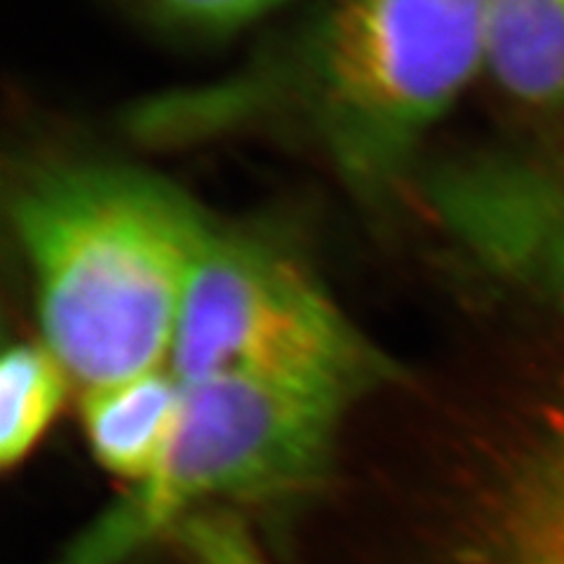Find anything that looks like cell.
<instances>
[{"instance_id":"7a4b0ae2","label":"cell","mask_w":564,"mask_h":564,"mask_svg":"<svg viewBox=\"0 0 564 564\" xmlns=\"http://www.w3.org/2000/svg\"><path fill=\"white\" fill-rule=\"evenodd\" d=\"M489 0H327L273 83L348 180L393 182L485 70Z\"/></svg>"},{"instance_id":"3957f363","label":"cell","mask_w":564,"mask_h":564,"mask_svg":"<svg viewBox=\"0 0 564 564\" xmlns=\"http://www.w3.org/2000/svg\"><path fill=\"white\" fill-rule=\"evenodd\" d=\"M161 462L83 534L59 564H122L191 508L296 489L325 466L350 402L252 377L182 381Z\"/></svg>"},{"instance_id":"9c48e42d","label":"cell","mask_w":564,"mask_h":564,"mask_svg":"<svg viewBox=\"0 0 564 564\" xmlns=\"http://www.w3.org/2000/svg\"><path fill=\"white\" fill-rule=\"evenodd\" d=\"M182 541L193 564H263L245 527L228 516L188 518L182 524Z\"/></svg>"},{"instance_id":"277c9868","label":"cell","mask_w":564,"mask_h":564,"mask_svg":"<svg viewBox=\"0 0 564 564\" xmlns=\"http://www.w3.org/2000/svg\"><path fill=\"white\" fill-rule=\"evenodd\" d=\"M170 369L182 381L252 377L350 402L391 367L296 259L212 224L188 278Z\"/></svg>"},{"instance_id":"52a82bcc","label":"cell","mask_w":564,"mask_h":564,"mask_svg":"<svg viewBox=\"0 0 564 564\" xmlns=\"http://www.w3.org/2000/svg\"><path fill=\"white\" fill-rule=\"evenodd\" d=\"M68 372L45 344H14L0 365V462L22 464L57 419Z\"/></svg>"},{"instance_id":"6da1fadb","label":"cell","mask_w":564,"mask_h":564,"mask_svg":"<svg viewBox=\"0 0 564 564\" xmlns=\"http://www.w3.org/2000/svg\"><path fill=\"white\" fill-rule=\"evenodd\" d=\"M43 344L85 391L170 367L212 221L186 193L118 165H64L14 203Z\"/></svg>"},{"instance_id":"ba28073f","label":"cell","mask_w":564,"mask_h":564,"mask_svg":"<svg viewBox=\"0 0 564 564\" xmlns=\"http://www.w3.org/2000/svg\"><path fill=\"white\" fill-rule=\"evenodd\" d=\"M155 20L188 33H226L250 24L280 0H139Z\"/></svg>"},{"instance_id":"8992f818","label":"cell","mask_w":564,"mask_h":564,"mask_svg":"<svg viewBox=\"0 0 564 564\" xmlns=\"http://www.w3.org/2000/svg\"><path fill=\"white\" fill-rule=\"evenodd\" d=\"M485 70L527 109H564V0H489Z\"/></svg>"},{"instance_id":"5b68a950","label":"cell","mask_w":564,"mask_h":564,"mask_svg":"<svg viewBox=\"0 0 564 564\" xmlns=\"http://www.w3.org/2000/svg\"><path fill=\"white\" fill-rule=\"evenodd\" d=\"M184 383L170 367L85 391L83 423L97 462L132 482L161 462L182 412Z\"/></svg>"}]
</instances>
